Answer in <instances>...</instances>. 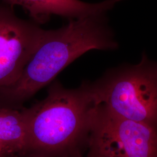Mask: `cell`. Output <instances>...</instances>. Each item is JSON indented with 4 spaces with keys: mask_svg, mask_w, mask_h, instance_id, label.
Masks as SVG:
<instances>
[{
    "mask_svg": "<svg viewBox=\"0 0 157 157\" xmlns=\"http://www.w3.org/2000/svg\"><path fill=\"white\" fill-rule=\"evenodd\" d=\"M96 104L92 83L69 89L56 81L44 100L23 108L28 146L25 157L82 155Z\"/></svg>",
    "mask_w": 157,
    "mask_h": 157,
    "instance_id": "1",
    "label": "cell"
},
{
    "mask_svg": "<svg viewBox=\"0 0 157 157\" xmlns=\"http://www.w3.org/2000/svg\"><path fill=\"white\" fill-rule=\"evenodd\" d=\"M105 14L70 19L67 25L48 30L20 77L0 91V108L20 109L71 63L92 50L117 47Z\"/></svg>",
    "mask_w": 157,
    "mask_h": 157,
    "instance_id": "2",
    "label": "cell"
},
{
    "mask_svg": "<svg viewBox=\"0 0 157 157\" xmlns=\"http://www.w3.org/2000/svg\"><path fill=\"white\" fill-rule=\"evenodd\" d=\"M95 102L121 118L157 127V65L143 57L92 83Z\"/></svg>",
    "mask_w": 157,
    "mask_h": 157,
    "instance_id": "3",
    "label": "cell"
},
{
    "mask_svg": "<svg viewBox=\"0 0 157 157\" xmlns=\"http://www.w3.org/2000/svg\"><path fill=\"white\" fill-rule=\"evenodd\" d=\"M87 146V157H157V127L116 116L96 104Z\"/></svg>",
    "mask_w": 157,
    "mask_h": 157,
    "instance_id": "4",
    "label": "cell"
},
{
    "mask_svg": "<svg viewBox=\"0 0 157 157\" xmlns=\"http://www.w3.org/2000/svg\"><path fill=\"white\" fill-rule=\"evenodd\" d=\"M39 24L17 17L0 0V91L17 82L44 37Z\"/></svg>",
    "mask_w": 157,
    "mask_h": 157,
    "instance_id": "5",
    "label": "cell"
},
{
    "mask_svg": "<svg viewBox=\"0 0 157 157\" xmlns=\"http://www.w3.org/2000/svg\"><path fill=\"white\" fill-rule=\"evenodd\" d=\"M8 5L20 6L28 12L34 21L43 23L52 15L70 19L105 14L122 0H105L97 4L80 0H2Z\"/></svg>",
    "mask_w": 157,
    "mask_h": 157,
    "instance_id": "6",
    "label": "cell"
},
{
    "mask_svg": "<svg viewBox=\"0 0 157 157\" xmlns=\"http://www.w3.org/2000/svg\"><path fill=\"white\" fill-rule=\"evenodd\" d=\"M0 147L12 157L28 153V137L23 107L0 108Z\"/></svg>",
    "mask_w": 157,
    "mask_h": 157,
    "instance_id": "7",
    "label": "cell"
},
{
    "mask_svg": "<svg viewBox=\"0 0 157 157\" xmlns=\"http://www.w3.org/2000/svg\"><path fill=\"white\" fill-rule=\"evenodd\" d=\"M0 157H12L0 147Z\"/></svg>",
    "mask_w": 157,
    "mask_h": 157,
    "instance_id": "8",
    "label": "cell"
},
{
    "mask_svg": "<svg viewBox=\"0 0 157 157\" xmlns=\"http://www.w3.org/2000/svg\"><path fill=\"white\" fill-rule=\"evenodd\" d=\"M76 157H82V155H78V156Z\"/></svg>",
    "mask_w": 157,
    "mask_h": 157,
    "instance_id": "9",
    "label": "cell"
},
{
    "mask_svg": "<svg viewBox=\"0 0 157 157\" xmlns=\"http://www.w3.org/2000/svg\"></svg>",
    "mask_w": 157,
    "mask_h": 157,
    "instance_id": "10",
    "label": "cell"
}]
</instances>
